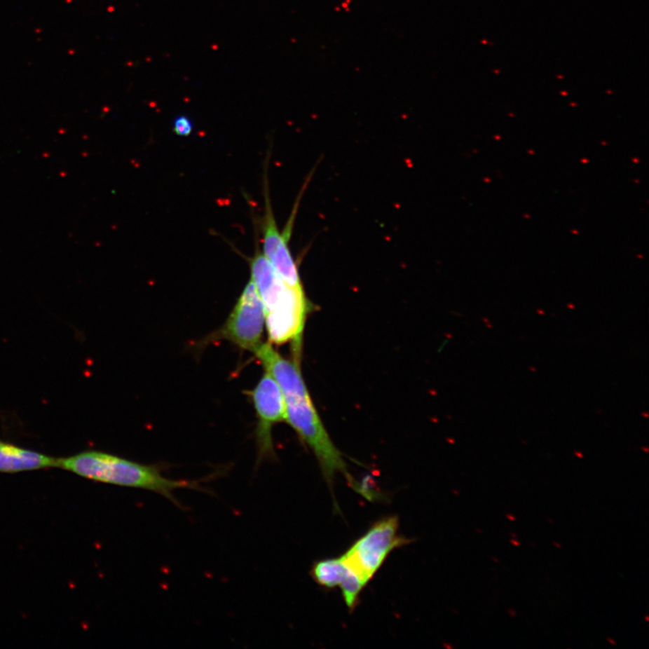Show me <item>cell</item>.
I'll return each instance as SVG.
<instances>
[{
  "label": "cell",
  "instance_id": "5",
  "mask_svg": "<svg viewBox=\"0 0 649 649\" xmlns=\"http://www.w3.org/2000/svg\"><path fill=\"white\" fill-rule=\"evenodd\" d=\"M264 323L263 302L251 280L224 324L220 335L239 348L254 353L261 345Z\"/></svg>",
  "mask_w": 649,
  "mask_h": 649
},
{
  "label": "cell",
  "instance_id": "4",
  "mask_svg": "<svg viewBox=\"0 0 649 649\" xmlns=\"http://www.w3.org/2000/svg\"><path fill=\"white\" fill-rule=\"evenodd\" d=\"M399 528L397 516L380 519L343 554L349 566L367 584L393 550L411 543L399 535Z\"/></svg>",
  "mask_w": 649,
  "mask_h": 649
},
{
  "label": "cell",
  "instance_id": "15",
  "mask_svg": "<svg viewBox=\"0 0 649 649\" xmlns=\"http://www.w3.org/2000/svg\"><path fill=\"white\" fill-rule=\"evenodd\" d=\"M554 546L556 547L557 548H562V546H561V545L559 543H556V542H554Z\"/></svg>",
  "mask_w": 649,
  "mask_h": 649
},
{
  "label": "cell",
  "instance_id": "9",
  "mask_svg": "<svg viewBox=\"0 0 649 649\" xmlns=\"http://www.w3.org/2000/svg\"><path fill=\"white\" fill-rule=\"evenodd\" d=\"M52 467H57V458L0 440V472L17 474Z\"/></svg>",
  "mask_w": 649,
  "mask_h": 649
},
{
  "label": "cell",
  "instance_id": "12",
  "mask_svg": "<svg viewBox=\"0 0 649 649\" xmlns=\"http://www.w3.org/2000/svg\"><path fill=\"white\" fill-rule=\"evenodd\" d=\"M506 518L508 519L509 521H516V518H515V516H514V515L507 514V515H506Z\"/></svg>",
  "mask_w": 649,
  "mask_h": 649
},
{
  "label": "cell",
  "instance_id": "17",
  "mask_svg": "<svg viewBox=\"0 0 649 649\" xmlns=\"http://www.w3.org/2000/svg\"><path fill=\"white\" fill-rule=\"evenodd\" d=\"M493 561H494V562L499 563V560H498V559H493Z\"/></svg>",
  "mask_w": 649,
  "mask_h": 649
},
{
  "label": "cell",
  "instance_id": "18",
  "mask_svg": "<svg viewBox=\"0 0 649 649\" xmlns=\"http://www.w3.org/2000/svg\"><path fill=\"white\" fill-rule=\"evenodd\" d=\"M645 620H647V622H648V616L645 617Z\"/></svg>",
  "mask_w": 649,
  "mask_h": 649
},
{
  "label": "cell",
  "instance_id": "6",
  "mask_svg": "<svg viewBox=\"0 0 649 649\" xmlns=\"http://www.w3.org/2000/svg\"><path fill=\"white\" fill-rule=\"evenodd\" d=\"M252 398L259 420L257 433L259 461L273 458L275 453L272 439V428L274 424L286 421L285 404L282 390L274 378L266 371L252 392Z\"/></svg>",
  "mask_w": 649,
  "mask_h": 649
},
{
  "label": "cell",
  "instance_id": "14",
  "mask_svg": "<svg viewBox=\"0 0 649 649\" xmlns=\"http://www.w3.org/2000/svg\"><path fill=\"white\" fill-rule=\"evenodd\" d=\"M606 641H607L608 642H609L610 644H611V645H616V642H615V641H614V639H611L610 638H606Z\"/></svg>",
  "mask_w": 649,
  "mask_h": 649
},
{
  "label": "cell",
  "instance_id": "1",
  "mask_svg": "<svg viewBox=\"0 0 649 649\" xmlns=\"http://www.w3.org/2000/svg\"><path fill=\"white\" fill-rule=\"evenodd\" d=\"M254 354L279 384L285 399L286 421L316 456L327 484L333 489L336 474H342L353 488H357L358 484L349 474L341 452L330 439L315 409L297 362L282 357L269 343L261 344Z\"/></svg>",
  "mask_w": 649,
  "mask_h": 649
},
{
  "label": "cell",
  "instance_id": "16",
  "mask_svg": "<svg viewBox=\"0 0 649 649\" xmlns=\"http://www.w3.org/2000/svg\"><path fill=\"white\" fill-rule=\"evenodd\" d=\"M510 535H512V537H513V538H516V537H517V535H516L514 533H510Z\"/></svg>",
  "mask_w": 649,
  "mask_h": 649
},
{
  "label": "cell",
  "instance_id": "11",
  "mask_svg": "<svg viewBox=\"0 0 649 649\" xmlns=\"http://www.w3.org/2000/svg\"><path fill=\"white\" fill-rule=\"evenodd\" d=\"M510 543H512V544L513 545V546H515V547H519V546H521V542H519V541H518V540H510Z\"/></svg>",
  "mask_w": 649,
  "mask_h": 649
},
{
  "label": "cell",
  "instance_id": "8",
  "mask_svg": "<svg viewBox=\"0 0 649 649\" xmlns=\"http://www.w3.org/2000/svg\"><path fill=\"white\" fill-rule=\"evenodd\" d=\"M310 575L318 585L327 589L340 587L349 610L357 606L362 591L367 582L349 566L344 556L318 561L315 563Z\"/></svg>",
  "mask_w": 649,
  "mask_h": 649
},
{
  "label": "cell",
  "instance_id": "7",
  "mask_svg": "<svg viewBox=\"0 0 649 649\" xmlns=\"http://www.w3.org/2000/svg\"><path fill=\"white\" fill-rule=\"evenodd\" d=\"M264 200L266 213L263 222L264 254L287 285L294 289H303L297 264L289 247L293 222L288 225V228L285 233H280L273 215L269 190L266 186L264 187Z\"/></svg>",
  "mask_w": 649,
  "mask_h": 649
},
{
  "label": "cell",
  "instance_id": "3",
  "mask_svg": "<svg viewBox=\"0 0 649 649\" xmlns=\"http://www.w3.org/2000/svg\"><path fill=\"white\" fill-rule=\"evenodd\" d=\"M57 467L97 483L153 491L179 507L182 505L175 496L176 491H203L200 481L172 480L162 474L160 469L156 466L100 451H85L70 458H58Z\"/></svg>",
  "mask_w": 649,
  "mask_h": 649
},
{
  "label": "cell",
  "instance_id": "13",
  "mask_svg": "<svg viewBox=\"0 0 649 649\" xmlns=\"http://www.w3.org/2000/svg\"><path fill=\"white\" fill-rule=\"evenodd\" d=\"M508 613H509L510 615L512 616V617H514L517 616V613H516V611H515L514 610L510 609V610H508Z\"/></svg>",
  "mask_w": 649,
  "mask_h": 649
},
{
  "label": "cell",
  "instance_id": "2",
  "mask_svg": "<svg viewBox=\"0 0 649 649\" xmlns=\"http://www.w3.org/2000/svg\"><path fill=\"white\" fill-rule=\"evenodd\" d=\"M251 274L263 302L271 343L282 345L292 341L295 357H301L302 334L308 310L304 289L287 285L266 255L258 250L251 260Z\"/></svg>",
  "mask_w": 649,
  "mask_h": 649
},
{
  "label": "cell",
  "instance_id": "10",
  "mask_svg": "<svg viewBox=\"0 0 649 649\" xmlns=\"http://www.w3.org/2000/svg\"><path fill=\"white\" fill-rule=\"evenodd\" d=\"M193 131V124L187 116H179L173 121V132L178 137H187Z\"/></svg>",
  "mask_w": 649,
  "mask_h": 649
}]
</instances>
